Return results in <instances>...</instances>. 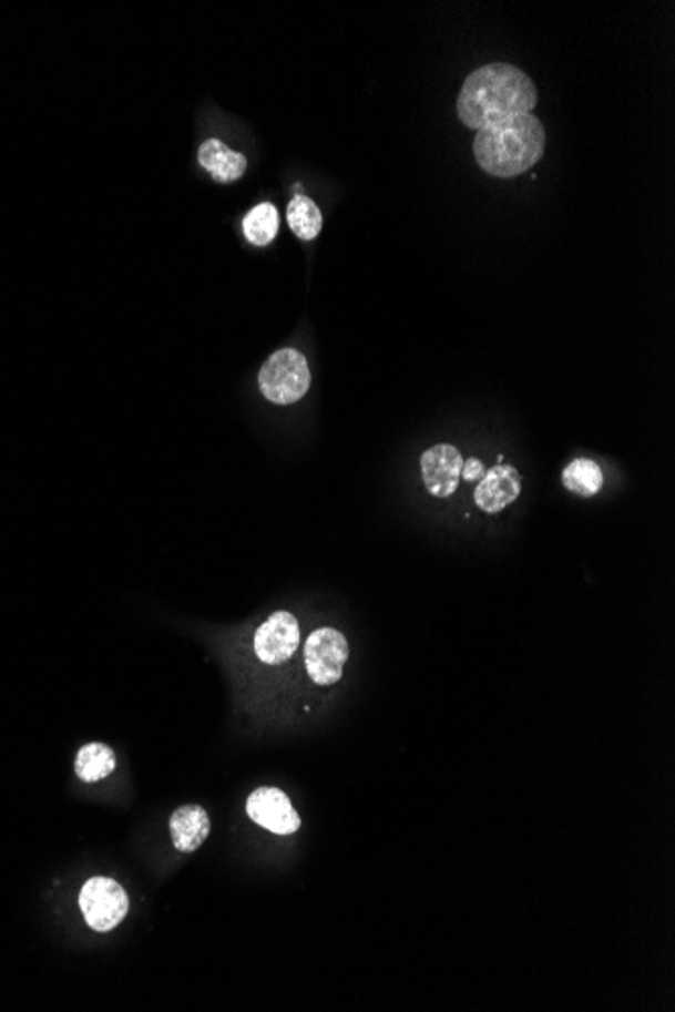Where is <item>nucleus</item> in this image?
Listing matches in <instances>:
<instances>
[{
  "mask_svg": "<svg viewBox=\"0 0 675 1012\" xmlns=\"http://www.w3.org/2000/svg\"><path fill=\"white\" fill-rule=\"evenodd\" d=\"M539 92L522 69L492 63L475 69L458 98V115L471 130H481L510 115L532 114Z\"/></svg>",
  "mask_w": 675,
  "mask_h": 1012,
  "instance_id": "1",
  "label": "nucleus"
},
{
  "mask_svg": "<svg viewBox=\"0 0 675 1012\" xmlns=\"http://www.w3.org/2000/svg\"><path fill=\"white\" fill-rule=\"evenodd\" d=\"M546 132L536 115H510L478 130L473 154L483 171L512 178L544 156Z\"/></svg>",
  "mask_w": 675,
  "mask_h": 1012,
  "instance_id": "2",
  "label": "nucleus"
},
{
  "mask_svg": "<svg viewBox=\"0 0 675 1012\" xmlns=\"http://www.w3.org/2000/svg\"><path fill=\"white\" fill-rule=\"evenodd\" d=\"M311 385L308 360L294 348H282L259 370V388L275 405H294L308 395Z\"/></svg>",
  "mask_w": 675,
  "mask_h": 1012,
  "instance_id": "3",
  "label": "nucleus"
},
{
  "mask_svg": "<svg viewBox=\"0 0 675 1012\" xmlns=\"http://www.w3.org/2000/svg\"><path fill=\"white\" fill-rule=\"evenodd\" d=\"M348 655L350 647L340 631L330 626L314 631L306 641L304 653L309 679L324 687L340 682Z\"/></svg>",
  "mask_w": 675,
  "mask_h": 1012,
  "instance_id": "4",
  "label": "nucleus"
},
{
  "mask_svg": "<svg viewBox=\"0 0 675 1012\" xmlns=\"http://www.w3.org/2000/svg\"><path fill=\"white\" fill-rule=\"evenodd\" d=\"M80 906L92 930L110 932L126 918V891L114 879L93 877L81 889Z\"/></svg>",
  "mask_w": 675,
  "mask_h": 1012,
  "instance_id": "5",
  "label": "nucleus"
},
{
  "mask_svg": "<svg viewBox=\"0 0 675 1012\" xmlns=\"http://www.w3.org/2000/svg\"><path fill=\"white\" fill-rule=\"evenodd\" d=\"M253 647L257 660L265 665H282L292 660L299 647L298 619L287 611L272 614L264 625L257 628Z\"/></svg>",
  "mask_w": 675,
  "mask_h": 1012,
  "instance_id": "6",
  "label": "nucleus"
},
{
  "mask_svg": "<svg viewBox=\"0 0 675 1012\" xmlns=\"http://www.w3.org/2000/svg\"><path fill=\"white\" fill-rule=\"evenodd\" d=\"M247 815L253 822L275 835H294L301 825L292 800L275 786H262L252 793L247 798Z\"/></svg>",
  "mask_w": 675,
  "mask_h": 1012,
  "instance_id": "7",
  "label": "nucleus"
},
{
  "mask_svg": "<svg viewBox=\"0 0 675 1012\" xmlns=\"http://www.w3.org/2000/svg\"><path fill=\"white\" fill-rule=\"evenodd\" d=\"M463 457L453 444H436L421 456L425 488L436 498H451L458 491Z\"/></svg>",
  "mask_w": 675,
  "mask_h": 1012,
  "instance_id": "8",
  "label": "nucleus"
},
{
  "mask_svg": "<svg viewBox=\"0 0 675 1012\" xmlns=\"http://www.w3.org/2000/svg\"><path fill=\"white\" fill-rule=\"evenodd\" d=\"M520 491H522V481H520L518 469L498 463L483 473L480 485L473 493V500L481 512L500 513L512 501L518 500Z\"/></svg>",
  "mask_w": 675,
  "mask_h": 1012,
  "instance_id": "9",
  "label": "nucleus"
},
{
  "mask_svg": "<svg viewBox=\"0 0 675 1012\" xmlns=\"http://www.w3.org/2000/svg\"><path fill=\"white\" fill-rule=\"evenodd\" d=\"M171 835L174 847L181 853H195L211 835V819L198 805L176 808L171 817Z\"/></svg>",
  "mask_w": 675,
  "mask_h": 1012,
  "instance_id": "10",
  "label": "nucleus"
},
{
  "mask_svg": "<svg viewBox=\"0 0 675 1012\" xmlns=\"http://www.w3.org/2000/svg\"><path fill=\"white\" fill-rule=\"evenodd\" d=\"M198 162L217 183H235L247 171V159L225 146L221 140H206L198 149Z\"/></svg>",
  "mask_w": 675,
  "mask_h": 1012,
  "instance_id": "11",
  "label": "nucleus"
},
{
  "mask_svg": "<svg viewBox=\"0 0 675 1012\" xmlns=\"http://www.w3.org/2000/svg\"><path fill=\"white\" fill-rule=\"evenodd\" d=\"M562 483L574 495L593 498L603 488V471L593 459H574L562 471Z\"/></svg>",
  "mask_w": 675,
  "mask_h": 1012,
  "instance_id": "12",
  "label": "nucleus"
},
{
  "mask_svg": "<svg viewBox=\"0 0 675 1012\" xmlns=\"http://www.w3.org/2000/svg\"><path fill=\"white\" fill-rule=\"evenodd\" d=\"M115 754L103 744H88L78 752L75 773L85 783H98L114 773Z\"/></svg>",
  "mask_w": 675,
  "mask_h": 1012,
  "instance_id": "13",
  "label": "nucleus"
},
{
  "mask_svg": "<svg viewBox=\"0 0 675 1012\" xmlns=\"http://www.w3.org/2000/svg\"><path fill=\"white\" fill-rule=\"evenodd\" d=\"M279 231V215L272 203L255 206L249 215L243 218V233L255 247H265L275 239Z\"/></svg>",
  "mask_w": 675,
  "mask_h": 1012,
  "instance_id": "14",
  "label": "nucleus"
},
{
  "mask_svg": "<svg viewBox=\"0 0 675 1012\" xmlns=\"http://www.w3.org/2000/svg\"><path fill=\"white\" fill-rule=\"evenodd\" d=\"M287 223L301 241H311L318 237L321 231V213L314 201L308 196H294L287 206Z\"/></svg>",
  "mask_w": 675,
  "mask_h": 1012,
  "instance_id": "15",
  "label": "nucleus"
},
{
  "mask_svg": "<svg viewBox=\"0 0 675 1012\" xmlns=\"http://www.w3.org/2000/svg\"><path fill=\"white\" fill-rule=\"evenodd\" d=\"M483 473H485V467L480 459H470L468 463H463V469H461V478L468 479V481H478L483 478Z\"/></svg>",
  "mask_w": 675,
  "mask_h": 1012,
  "instance_id": "16",
  "label": "nucleus"
}]
</instances>
